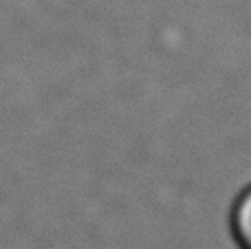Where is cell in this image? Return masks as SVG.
I'll return each mask as SVG.
<instances>
[{"label": "cell", "mask_w": 251, "mask_h": 249, "mask_svg": "<svg viewBox=\"0 0 251 249\" xmlns=\"http://www.w3.org/2000/svg\"><path fill=\"white\" fill-rule=\"evenodd\" d=\"M231 234L240 249H251V185L236 199L231 210Z\"/></svg>", "instance_id": "6da1fadb"}]
</instances>
